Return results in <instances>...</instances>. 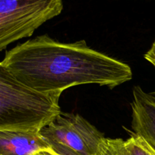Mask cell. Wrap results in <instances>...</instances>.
Here are the masks:
<instances>
[{
	"instance_id": "obj_2",
	"label": "cell",
	"mask_w": 155,
	"mask_h": 155,
	"mask_svg": "<svg viewBox=\"0 0 155 155\" xmlns=\"http://www.w3.org/2000/svg\"><path fill=\"white\" fill-rule=\"evenodd\" d=\"M60 95L30 89L0 63V130L39 131L61 112Z\"/></svg>"
},
{
	"instance_id": "obj_10",
	"label": "cell",
	"mask_w": 155,
	"mask_h": 155,
	"mask_svg": "<svg viewBox=\"0 0 155 155\" xmlns=\"http://www.w3.org/2000/svg\"><path fill=\"white\" fill-rule=\"evenodd\" d=\"M145 58L155 68V41L153 42L151 48L145 54Z\"/></svg>"
},
{
	"instance_id": "obj_9",
	"label": "cell",
	"mask_w": 155,
	"mask_h": 155,
	"mask_svg": "<svg viewBox=\"0 0 155 155\" xmlns=\"http://www.w3.org/2000/svg\"><path fill=\"white\" fill-rule=\"evenodd\" d=\"M47 141V140H46ZM48 142V141H47ZM49 144L50 147H51V150L58 155H82L80 153L77 152L74 150L71 149V148H68V147L64 146L61 144L56 143V142H48Z\"/></svg>"
},
{
	"instance_id": "obj_1",
	"label": "cell",
	"mask_w": 155,
	"mask_h": 155,
	"mask_svg": "<svg viewBox=\"0 0 155 155\" xmlns=\"http://www.w3.org/2000/svg\"><path fill=\"white\" fill-rule=\"evenodd\" d=\"M21 83L42 94L98 84L113 89L133 78L127 64L92 49L81 40L63 43L43 35L7 51L0 62Z\"/></svg>"
},
{
	"instance_id": "obj_11",
	"label": "cell",
	"mask_w": 155,
	"mask_h": 155,
	"mask_svg": "<svg viewBox=\"0 0 155 155\" xmlns=\"http://www.w3.org/2000/svg\"><path fill=\"white\" fill-rule=\"evenodd\" d=\"M34 155H58L56 153H54V151H42V152L37 153V154Z\"/></svg>"
},
{
	"instance_id": "obj_6",
	"label": "cell",
	"mask_w": 155,
	"mask_h": 155,
	"mask_svg": "<svg viewBox=\"0 0 155 155\" xmlns=\"http://www.w3.org/2000/svg\"><path fill=\"white\" fill-rule=\"evenodd\" d=\"M52 151L39 131L0 130V155H34Z\"/></svg>"
},
{
	"instance_id": "obj_8",
	"label": "cell",
	"mask_w": 155,
	"mask_h": 155,
	"mask_svg": "<svg viewBox=\"0 0 155 155\" xmlns=\"http://www.w3.org/2000/svg\"><path fill=\"white\" fill-rule=\"evenodd\" d=\"M124 141L121 139H105L99 145L95 155H124Z\"/></svg>"
},
{
	"instance_id": "obj_3",
	"label": "cell",
	"mask_w": 155,
	"mask_h": 155,
	"mask_svg": "<svg viewBox=\"0 0 155 155\" xmlns=\"http://www.w3.org/2000/svg\"><path fill=\"white\" fill-rule=\"evenodd\" d=\"M62 0H0V51L60 15Z\"/></svg>"
},
{
	"instance_id": "obj_4",
	"label": "cell",
	"mask_w": 155,
	"mask_h": 155,
	"mask_svg": "<svg viewBox=\"0 0 155 155\" xmlns=\"http://www.w3.org/2000/svg\"><path fill=\"white\" fill-rule=\"evenodd\" d=\"M39 133L48 142L61 144L82 155H95L104 134L79 114L61 112Z\"/></svg>"
},
{
	"instance_id": "obj_12",
	"label": "cell",
	"mask_w": 155,
	"mask_h": 155,
	"mask_svg": "<svg viewBox=\"0 0 155 155\" xmlns=\"http://www.w3.org/2000/svg\"><path fill=\"white\" fill-rule=\"evenodd\" d=\"M150 94H151V95H152V96H153V98H154V99H155V92H151V93H150Z\"/></svg>"
},
{
	"instance_id": "obj_7",
	"label": "cell",
	"mask_w": 155,
	"mask_h": 155,
	"mask_svg": "<svg viewBox=\"0 0 155 155\" xmlns=\"http://www.w3.org/2000/svg\"><path fill=\"white\" fill-rule=\"evenodd\" d=\"M124 155H155V150L145 139L134 133L124 141Z\"/></svg>"
},
{
	"instance_id": "obj_5",
	"label": "cell",
	"mask_w": 155,
	"mask_h": 155,
	"mask_svg": "<svg viewBox=\"0 0 155 155\" xmlns=\"http://www.w3.org/2000/svg\"><path fill=\"white\" fill-rule=\"evenodd\" d=\"M132 129L155 150V99L140 86L133 89Z\"/></svg>"
}]
</instances>
